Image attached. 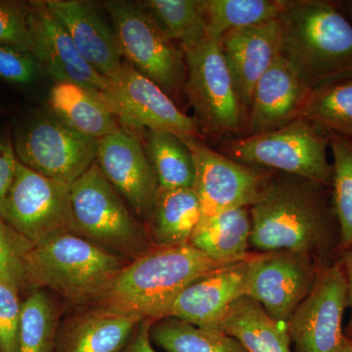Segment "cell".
I'll list each match as a JSON object with an SVG mask.
<instances>
[{"label":"cell","instance_id":"83f0119b","mask_svg":"<svg viewBox=\"0 0 352 352\" xmlns=\"http://www.w3.org/2000/svg\"><path fill=\"white\" fill-rule=\"evenodd\" d=\"M150 338L166 352H248L226 333L164 317L150 328Z\"/></svg>","mask_w":352,"mask_h":352},{"label":"cell","instance_id":"74e56055","mask_svg":"<svg viewBox=\"0 0 352 352\" xmlns=\"http://www.w3.org/2000/svg\"><path fill=\"white\" fill-rule=\"evenodd\" d=\"M152 324V320L149 319L141 321L134 331L133 338H131L122 352H157L152 346L150 338Z\"/></svg>","mask_w":352,"mask_h":352},{"label":"cell","instance_id":"cb8c5ba5","mask_svg":"<svg viewBox=\"0 0 352 352\" xmlns=\"http://www.w3.org/2000/svg\"><path fill=\"white\" fill-rule=\"evenodd\" d=\"M151 217L155 240L162 248L189 245L201 217L195 190L159 189Z\"/></svg>","mask_w":352,"mask_h":352},{"label":"cell","instance_id":"1f68e13d","mask_svg":"<svg viewBox=\"0 0 352 352\" xmlns=\"http://www.w3.org/2000/svg\"><path fill=\"white\" fill-rule=\"evenodd\" d=\"M56 311L50 296L34 292L22 303L19 352H52Z\"/></svg>","mask_w":352,"mask_h":352},{"label":"cell","instance_id":"8fae6325","mask_svg":"<svg viewBox=\"0 0 352 352\" xmlns=\"http://www.w3.org/2000/svg\"><path fill=\"white\" fill-rule=\"evenodd\" d=\"M71 185L46 177L18 160L3 219L32 245L58 234L74 233Z\"/></svg>","mask_w":352,"mask_h":352},{"label":"cell","instance_id":"5b68a950","mask_svg":"<svg viewBox=\"0 0 352 352\" xmlns=\"http://www.w3.org/2000/svg\"><path fill=\"white\" fill-rule=\"evenodd\" d=\"M124 60L157 83L170 96L184 91L186 64L183 50L168 38L143 2H104Z\"/></svg>","mask_w":352,"mask_h":352},{"label":"cell","instance_id":"d4e9b609","mask_svg":"<svg viewBox=\"0 0 352 352\" xmlns=\"http://www.w3.org/2000/svg\"><path fill=\"white\" fill-rule=\"evenodd\" d=\"M289 0H200L208 36L219 41L226 32L279 19Z\"/></svg>","mask_w":352,"mask_h":352},{"label":"cell","instance_id":"ac0fdd59","mask_svg":"<svg viewBox=\"0 0 352 352\" xmlns=\"http://www.w3.org/2000/svg\"><path fill=\"white\" fill-rule=\"evenodd\" d=\"M64 25L83 59L102 76L119 73L124 57L113 27L92 2L83 0H45Z\"/></svg>","mask_w":352,"mask_h":352},{"label":"cell","instance_id":"d6a6232c","mask_svg":"<svg viewBox=\"0 0 352 352\" xmlns=\"http://www.w3.org/2000/svg\"><path fill=\"white\" fill-rule=\"evenodd\" d=\"M21 285L16 278H0V352H19Z\"/></svg>","mask_w":352,"mask_h":352},{"label":"cell","instance_id":"4316f807","mask_svg":"<svg viewBox=\"0 0 352 352\" xmlns=\"http://www.w3.org/2000/svg\"><path fill=\"white\" fill-rule=\"evenodd\" d=\"M142 320L136 315L101 309L74 329L65 352H120Z\"/></svg>","mask_w":352,"mask_h":352},{"label":"cell","instance_id":"ffe728a7","mask_svg":"<svg viewBox=\"0 0 352 352\" xmlns=\"http://www.w3.org/2000/svg\"><path fill=\"white\" fill-rule=\"evenodd\" d=\"M249 258L200 278L176 298L168 317L212 329L236 300L247 296Z\"/></svg>","mask_w":352,"mask_h":352},{"label":"cell","instance_id":"f35d334b","mask_svg":"<svg viewBox=\"0 0 352 352\" xmlns=\"http://www.w3.org/2000/svg\"><path fill=\"white\" fill-rule=\"evenodd\" d=\"M340 270L344 273L347 288V305L352 309V245L346 250L340 251L338 258Z\"/></svg>","mask_w":352,"mask_h":352},{"label":"cell","instance_id":"603a6c76","mask_svg":"<svg viewBox=\"0 0 352 352\" xmlns=\"http://www.w3.org/2000/svg\"><path fill=\"white\" fill-rule=\"evenodd\" d=\"M252 219L250 208L222 212L200 222L189 245L220 264H233L249 258Z\"/></svg>","mask_w":352,"mask_h":352},{"label":"cell","instance_id":"4fadbf2b","mask_svg":"<svg viewBox=\"0 0 352 352\" xmlns=\"http://www.w3.org/2000/svg\"><path fill=\"white\" fill-rule=\"evenodd\" d=\"M347 288L339 263L324 264L309 295L287 323L293 352H336L344 339Z\"/></svg>","mask_w":352,"mask_h":352},{"label":"cell","instance_id":"7c38bea8","mask_svg":"<svg viewBox=\"0 0 352 352\" xmlns=\"http://www.w3.org/2000/svg\"><path fill=\"white\" fill-rule=\"evenodd\" d=\"M183 141L195 166L193 189L200 201V222L227 210L251 208L258 200L271 177L265 171L220 154L199 138Z\"/></svg>","mask_w":352,"mask_h":352},{"label":"cell","instance_id":"5bb4252c","mask_svg":"<svg viewBox=\"0 0 352 352\" xmlns=\"http://www.w3.org/2000/svg\"><path fill=\"white\" fill-rule=\"evenodd\" d=\"M322 264L308 254L265 252L251 256L247 296L261 303L274 320L287 326L292 314L309 295Z\"/></svg>","mask_w":352,"mask_h":352},{"label":"cell","instance_id":"44dd1931","mask_svg":"<svg viewBox=\"0 0 352 352\" xmlns=\"http://www.w3.org/2000/svg\"><path fill=\"white\" fill-rule=\"evenodd\" d=\"M47 105L53 117L88 138L98 140L122 129L102 94L76 83L54 82L48 92Z\"/></svg>","mask_w":352,"mask_h":352},{"label":"cell","instance_id":"d590c367","mask_svg":"<svg viewBox=\"0 0 352 352\" xmlns=\"http://www.w3.org/2000/svg\"><path fill=\"white\" fill-rule=\"evenodd\" d=\"M43 73L31 53L0 45V78L14 85H28Z\"/></svg>","mask_w":352,"mask_h":352},{"label":"cell","instance_id":"9a60e30c","mask_svg":"<svg viewBox=\"0 0 352 352\" xmlns=\"http://www.w3.org/2000/svg\"><path fill=\"white\" fill-rule=\"evenodd\" d=\"M95 162L134 214L152 217L159 184L139 134L120 129L98 139Z\"/></svg>","mask_w":352,"mask_h":352},{"label":"cell","instance_id":"6da1fadb","mask_svg":"<svg viewBox=\"0 0 352 352\" xmlns=\"http://www.w3.org/2000/svg\"><path fill=\"white\" fill-rule=\"evenodd\" d=\"M250 214L251 245L264 254L300 252L324 265L339 252V223L327 186L286 173L270 177Z\"/></svg>","mask_w":352,"mask_h":352},{"label":"cell","instance_id":"4dcf8cb0","mask_svg":"<svg viewBox=\"0 0 352 352\" xmlns=\"http://www.w3.org/2000/svg\"><path fill=\"white\" fill-rule=\"evenodd\" d=\"M329 148L333 155L331 193L339 223L340 252L352 245V141L330 133Z\"/></svg>","mask_w":352,"mask_h":352},{"label":"cell","instance_id":"7a4b0ae2","mask_svg":"<svg viewBox=\"0 0 352 352\" xmlns=\"http://www.w3.org/2000/svg\"><path fill=\"white\" fill-rule=\"evenodd\" d=\"M228 265L215 263L190 245L152 250L122 266L96 296L102 309L143 320L162 319L189 285Z\"/></svg>","mask_w":352,"mask_h":352},{"label":"cell","instance_id":"ab89813d","mask_svg":"<svg viewBox=\"0 0 352 352\" xmlns=\"http://www.w3.org/2000/svg\"><path fill=\"white\" fill-rule=\"evenodd\" d=\"M336 352H352V340L347 339L344 336V339L342 340L339 349Z\"/></svg>","mask_w":352,"mask_h":352},{"label":"cell","instance_id":"8d00e7d4","mask_svg":"<svg viewBox=\"0 0 352 352\" xmlns=\"http://www.w3.org/2000/svg\"><path fill=\"white\" fill-rule=\"evenodd\" d=\"M17 164L18 157L16 156L12 140L8 136H0V217L1 219H3L7 196L12 186Z\"/></svg>","mask_w":352,"mask_h":352},{"label":"cell","instance_id":"e0dca14e","mask_svg":"<svg viewBox=\"0 0 352 352\" xmlns=\"http://www.w3.org/2000/svg\"><path fill=\"white\" fill-rule=\"evenodd\" d=\"M219 43L238 95L248 109L256 82L281 56L279 19L232 30Z\"/></svg>","mask_w":352,"mask_h":352},{"label":"cell","instance_id":"7402d4cb","mask_svg":"<svg viewBox=\"0 0 352 352\" xmlns=\"http://www.w3.org/2000/svg\"><path fill=\"white\" fill-rule=\"evenodd\" d=\"M212 329L237 340L248 352H293L287 326L250 296L236 300Z\"/></svg>","mask_w":352,"mask_h":352},{"label":"cell","instance_id":"30bf717a","mask_svg":"<svg viewBox=\"0 0 352 352\" xmlns=\"http://www.w3.org/2000/svg\"><path fill=\"white\" fill-rule=\"evenodd\" d=\"M102 99L126 131L170 132L182 140L200 136L195 118L180 111L170 95L126 60L119 73L109 78Z\"/></svg>","mask_w":352,"mask_h":352},{"label":"cell","instance_id":"9c48e42d","mask_svg":"<svg viewBox=\"0 0 352 352\" xmlns=\"http://www.w3.org/2000/svg\"><path fill=\"white\" fill-rule=\"evenodd\" d=\"M97 139L69 129L52 115L34 113L15 131L20 163L51 179L72 184L96 161Z\"/></svg>","mask_w":352,"mask_h":352},{"label":"cell","instance_id":"f546056e","mask_svg":"<svg viewBox=\"0 0 352 352\" xmlns=\"http://www.w3.org/2000/svg\"><path fill=\"white\" fill-rule=\"evenodd\" d=\"M162 29L173 41L191 47L208 38L200 0H146L142 1Z\"/></svg>","mask_w":352,"mask_h":352},{"label":"cell","instance_id":"8992f818","mask_svg":"<svg viewBox=\"0 0 352 352\" xmlns=\"http://www.w3.org/2000/svg\"><path fill=\"white\" fill-rule=\"evenodd\" d=\"M329 136L298 118L276 131L227 142L226 154L240 163L264 166L331 188L333 164L328 160Z\"/></svg>","mask_w":352,"mask_h":352},{"label":"cell","instance_id":"3957f363","mask_svg":"<svg viewBox=\"0 0 352 352\" xmlns=\"http://www.w3.org/2000/svg\"><path fill=\"white\" fill-rule=\"evenodd\" d=\"M279 22L281 56L310 89L352 76V25L333 3L293 1Z\"/></svg>","mask_w":352,"mask_h":352},{"label":"cell","instance_id":"e575fe53","mask_svg":"<svg viewBox=\"0 0 352 352\" xmlns=\"http://www.w3.org/2000/svg\"><path fill=\"white\" fill-rule=\"evenodd\" d=\"M32 248V243L0 217V278H16L23 283L27 279L25 258Z\"/></svg>","mask_w":352,"mask_h":352},{"label":"cell","instance_id":"2e32d148","mask_svg":"<svg viewBox=\"0 0 352 352\" xmlns=\"http://www.w3.org/2000/svg\"><path fill=\"white\" fill-rule=\"evenodd\" d=\"M30 3L32 54L55 82H67L89 88L98 94L107 89L108 80L83 59L73 39L45 0Z\"/></svg>","mask_w":352,"mask_h":352},{"label":"cell","instance_id":"d6986e66","mask_svg":"<svg viewBox=\"0 0 352 352\" xmlns=\"http://www.w3.org/2000/svg\"><path fill=\"white\" fill-rule=\"evenodd\" d=\"M310 89L280 56L254 87L248 113L250 135L276 131L298 119Z\"/></svg>","mask_w":352,"mask_h":352},{"label":"cell","instance_id":"52a82bcc","mask_svg":"<svg viewBox=\"0 0 352 352\" xmlns=\"http://www.w3.org/2000/svg\"><path fill=\"white\" fill-rule=\"evenodd\" d=\"M71 210L74 233L110 252L139 256L146 252L142 226L96 162L72 183Z\"/></svg>","mask_w":352,"mask_h":352},{"label":"cell","instance_id":"ba28073f","mask_svg":"<svg viewBox=\"0 0 352 352\" xmlns=\"http://www.w3.org/2000/svg\"><path fill=\"white\" fill-rule=\"evenodd\" d=\"M183 52L186 64L184 91L201 131L215 135L244 131L247 109L236 90L219 41L208 36Z\"/></svg>","mask_w":352,"mask_h":352},{"label":"cell","instance_id":"836d02e7","mask_svg":"<svg viewBox=\"0 0 352 352\" xmlns=\"http://www.w3.org/2000/svg\"><path fill=\"white\" fill-rule=\"evenodd\" d=\"M0 45L32 52L29 2L0 0Z\"/></svg>","mask_w":352,"mask_h":352},{"label":"cell","instance_id":"f1b7e54d","mask_svg":"<svg viewBox=\"0 0 352 352\" xmlns=\"http://www.w3.org/2000/svg\"><path fill=\"white\" fill-rule=\"evenodd\" d=\"M298 118L352 141V76L312 89Z\"/></svg>","mask_w":352,"mask_h":352},{"label":"cell","instance_id":"277c9868","mask_svg":"<svg viewBox=\"0 0 352 352\" xmlns=\"http://www.w3.org/2000/svg\"><path fill=\"white\" fill-rule=\"evenodd\" d=\"M122 266L117 254L73 232L32 245L25 258L28 280L71 298L96 296Z\"/></svg>","mask_w":352,"mask_h":352},{"label":"cell","instance_id":"60d3db41","mask_svg":"<svg viewBox=\"0 0 352 352\" xmlns=\"http://www.w3.org/2000/svg\"><path fill=\"white\" fill-rule=\"evenodd\" d=\"M344 336H346L347 339L352 340V312L349 323H347L346 330H344Z\"/></svg>","mask_w":352,"mask_h":352},{"label":"cell","instance_id":"484cf974","mask_svg":"<svg viewBox=\"0 0 352 352\" xmlns=\"http://www.w3.org/2000/svg\"><path fill=\"white\" fill-rule=\"evenodd\" d=\"M143 133V145L159 189L193 188L195 166L184 141L170 132L147 131Z\"/></svg>","mask_w":352,"mask_h":352},{"label":"cell","instance_id":"b9f144b4","mask_svg":"<svg viewBox=\"0 0 352 352\" xmlns=\"http://www.w3.org/2000/svg\"><path fill=\"white\" fill-rule=\"evenodd\" d=\"M349 8H351V12L352 13V1L349 3Z\"/></svg>","mask_w":352,"mask_h":352}]
</instances>
